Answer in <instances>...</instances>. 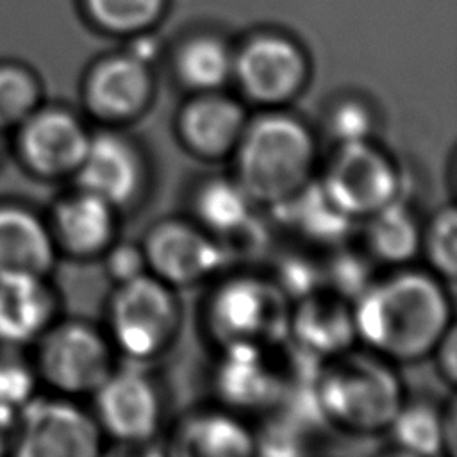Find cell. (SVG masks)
<instances>
[{"label": "cell", "instance_id": "cell-1", "mask_svg": "<svg viewBox=\"0 0 457 457\" xmlns=\"http://www.w3.org/2000/svg\"><path fill=\"white\" fill-rule=\"evenodd\" d=\"M353 302L357 339L389 362L427 357L453 325L446 287L421 270H398L371 282Z\"/></svg>", "mask_w": 457, "mask_h": 457}, {"label": "cell", "instance_id": "cell-2", "mask_svg": "<svg viewBox=\"0 0 457 457\" xmlns=\"http://www.w3.org/2000/svg\"><path fill=\"white\" fill-rule=\"evenodd\" d=\"M232 154L236 180L250 200L275 207L312 180L316 141L302 120L271 111L246 121Z\"/></svg>", "mask_w": 457, "mask_h": 457}, {"label": "cell", "instance_id": "cell-3", "mask_svg": "<svg viewBox=\"0 0 457 457\" xmlns=\"http://www.w3.org/2000/svg\"><path fill=\"white\" fill-rule=\"evenodd\" d=\"M320 412L343 430L375 434L391 425L403 405L402 382L377 353H341L318 377Z\"/></svg>", "mask_w": 457, "mask_h": 457}, {"label": "cell", "instance_id": "cell-4", "mask_svg": "<svg viewBox=\"0 0 457 457\" xmlns=\"http://www.w3.org/2000/svg\"><path fill=\"white\" fill-rule=\"evenodd\" d=\"M114 286L107 311L111 345L132 359L157 357L180 323L173 287L150 271Z\"/></svg>", "mask_w": 457, "mask_h": 457}, {"label": "cell", "instance_id": "cell-5", "mask_svg": "<svg viewBox=\"0 0 457 457\" xmlns=\"http://www.w3.org/2000/svg\"><path fill=\"white\" fill-rule=\"evenodd\" d=\"M205 321L221 346L271 343L289 325L284 293L255 277H234L220 284L209 298Z\"/></svg>", "mask_w": 457, "mask_h": 457}, {"label": "cell", "instance_id": "cell-6", "mask_svg": "<svg viewBox=\"0 0 457 457\" xmlns=\"http://www.w3.org/2000/svg\"><path fill=\"white\" fill-rule=\"evenodd\" d=\"M327 196L348 218H368L398 198L400 175L371 139L339 143L320 179Z\"/></svg>", "mask_w": 457, "mask_h": 457}, {"label": "cell", "instance_id": "cell-7", "mask_svg": "<svg viewBox=\"0 0 457 457\" xmlns=\"http://www.w3.org/2000/svg\"><path fill=\"white\" fill-rule=\"evenodd\" d=\"M112 370L109 337L87 323L66 321L39 337L36 371L64 395H93Z\"/></svg>", "mask_w": 457, "mask_h": 457}, {"label": "cell", "instance_id": "cell-8", "mask_svg": "<svg viewBox=\"0 0 457 457\" xmlns=\"http://www.w3.org/2000/svg\"><path fill=\"white\" fill-rule=\"evenodd\" d=\"M95 416L62 398H30L20 409V457H95L102 450Z\"/></svg>", "mask_w": 457, "mask_h": 457}, {"label": "cell", "instance_id": "cell-9", "mask_svg": "<svg viewBox=\"0 0 457 457\" xmlns=\"http://www.w3.org/2000/svg\"><path fill=\"white\" fill-rule=\"evenodd\" d=\"M307 59L302 48L277 34L246 41L234 55L232 75L241 91L257 104L277 107L295 98L307 80Z\"/></svg>", "mask_w": 457, "mask_h": 457}, {"label": "cell", "instance_id": "cell-10", "mask_svg": "<svg viewBox=\"0 0 457 457\" xmlns=\"http://www.w3.org/2000/svg\"><path fill=\"white\" fill-rule=\"evenodd\" d=\"M141 248L146 270L171 287L202 282L227 262V255L212 234L200 225L179 220L154 225Z\"/></svg>", "mask_w": 457, "mask_h": 457}, {"label": "cell", "instance_id": "cell-11", "mask_svg": "<svg viewBox=\"0 0 457 457\" xmlns=\"http://www.w3.org/2000/svg\"><path fill=\"white\" fill-rule=\"evenodd\" d=\"M93 396L95 420L104 436L127 445H141L157 434L162 403L155 384L145 373L112 370Z\"/></svg>", "mask_w": 457, "mask_h": 457}, {"label": "cell", "instance_id": "cell-12", "mask_svg": "<svg viewBox=\"0 0 457 457\" xmlns=\"http://www.w3.org/2000/svg\"><path fill=\"white\" fill-rule=\"evenodd\" d=\"M20 127V154L30 171L46 179L75 175L91 139L75 114L36 109Z\"/></svg>", "mask_w": 457, "mask_h": 457}, {"label": "cell", "instance_id": "cell-13", "mask_svg": "<svg viewBox=\"0 0 457 457\" xmlns=\"http://www.w3.org/2000/svg\"><path fill=\"white\" fill-rule=\"evenodd\" d=\"M154 95L148 62L134 54L98 61L84 82L87 111L107 123H125L145 112Z\"/></svg>", "mask_w": 457, "mask_h": 457}, {"label": "cell", "instance_id": "cell-14", "mask_svg": "<svg viewBox=\"0 0 457 457\" xmlns=\"http://www.w3.org/2000/svg\"><path fill=\"white\" fill-rule=\"evenodd\" d=\"M145 173L139 148L129 137L105 130L91 136L75 177L79 189L93 193L118 209L137 198Z\"/></svg>", "mask_w": 457, "mask_h": 457}, {"label": "cell", "instance_id": "cell-15", "mask_svg": "<svg viewBox=\"0 0 457 457\" xmlns=\"http://www.w3.org/2000/svg\"><path fill=\"white\" fill-rule=\"evenodd\" d=\"M246 114L239 102L207 91L189 100L177 116V134L182 145L202 159H220L234 152Z\"/></svg>", "mask_w": 457, "mask_h": 457}, {"label": "cell", "instance_id": "cell-16", "mask_svg": "<svg viewBox=\"0 0 457 457\" xmlns=\"http://www.w3.org/2000/svg\"><path fill=\"white\" fill-rule=\"evenodd\" d=\"M48 227L57 248L73 257H96L114 243L116 207L79 189L57 202Z\"/></svg>", "mask_w": 457, "mask_h": 457}, {"label": "cell", "instance_id": "cell-17", "mask_svg": "<svg viewBox=\"0 0 457 457\" xmlns=\"http://www.w3.org/2000/svg\"><path fill=\"white\" fill-rule=\"evenodd\" d=\"M57 300L45 277H0V345L21 346L52 327Z\"/></svg>", "mask_w": 457, "mask_h": 457}, {"label": "cell", "instance_id": "cell-18", "mask_svg": "<svg viewBox=\"0 0 457 457\" xmlns=\"http://www.w3.org/2000/svg\"><path fill=\"white\" fill-rule=\"evenodd\" d=\"M57 245L50 227L23 207H0V277H46Z\"/></svg>", "mask_w": 457, "mask_h": 457}, {"label": "cell", "instance_id": "cell-19", "mask_svg": "<svg viewBox=\"0 0 457 457\" xmlns=\"http://www.w3.org/2000/svg\"><path fill=\"white\" fill-rule=\"evenodd\" d=\"M223 350L218 389L227 402L241 407H259L278 396L280 380L266 362L261 345L237 343L223 346Z\"/></svg>", "mask_w": 457, "mask_h": 457}, {"label": "cell", "instance_id": "cell-20", "mask_svg": "<svg viewBox=\"0 0 457 457\" xmlns=\"http://www.w3.org/2000/svg\"><path fill=\"white\" fill-rule=\"evenodd\" d=\"M302 305L287 327L293 328L298 345L314 355L336 357L348 352L355 336L352 309H346L341 296L300 298Z\"/></svg>", "mask_w": 457, "mask_h": 457}, {"label": "cell", "instance_id": "cell-21", "mask_svg": "<svg viewBox=\"0 0 457 457\" xmlns=\"http://www.w3.org/2000/svg\"><path fill=\"white\" fill-rule=\"evenodd\" d=\"M287 225L314 243H341L353 223L327 196L320 180L307 182L298 193L273 207Z\"/></svg>", "mask_w": 457, "mask_h": 457}, {"label": "cell", "instance_id": "cell-22", "mask_svg": "<svg viewBox=\"0 0 457 457\" xmlns=\"http://www.w3.org/2000/svg\"><path fill=\"white\" fill-rule=\"evenodd\" d=\"M180 453L191 455H250L255 452L252 432L228 412H200L189 418L179 430Z\"/></svg>", "mask_w": 457, "mask_h": 457}, {"label": "cell", "instance_id": "cell-23", "mask_svg": "<svg viewBox=\"0 0 457 457\" xmlns=\"http://www.w3.org/2000/svg\"><path fill=\"white\" fill-rule=\"evenodd\" d=\"M366 221L364 236L371 259L402 266L420 252L421 227L398 198L368 216Z\"/></svg>", "mask_w": 457, "mask_h": 457}, {"label": "cell", "instance_id": "cell-24", "mask_svg": "<svg viewBox=\"0 0 457 457\" xmlns=\"http://www.w3.org/2000/svg\"><path fill=\"white\" fill-rule=\"evenodd\" d=\"M252 205L253 202L236 179H209L193 198L198 225L220 237L236 232L252 220Z\"/></svg>", "mask_w": 457, "mask_h": 457}, {"label": "cell", "instance_id": "cell-25", "mask_svg": "<svg viewBox=\"0 0 457 457\" xmlns=\"http://www.w3.org/2000/svg\"><path fill=\"white\" fill-rule=\"evenodd\" d=\"M234 54L214 36L187 39L177 52L175 70L184 86L207 93L221 87L232 75Z\"/></svg>", "mask_w": 457, "mask_h": 457}, {"label": "cell", "instance_id": "cell-26", "mask_svg": "<svg viewBox=\"0 0 457 457\" xmlns=\"http://www.w3.org/2000/svg\"><path fill=\"white\" fill-rule=\"evenodd\" d=\"M387 428L395 445L403 452L439 455L446 448L445 414L427 403H403Z\"/></svg>", "mask_w": 457, "mask_h": 457}, {"label": "cell", "instance_id": "cell-27", "mask_svg": "<svg viewBox=\"0 0 457 457\" xmlns=\"http://www.w3.org/2000/svg\"><path fill=\"white\" fill-rule=\"evenodd\" d=\"M166 0H84L89 18L104 30L136 34L152 27Z\"/></svg>", "mask_w": 457, "mask_h": 457}, {"label": "cell", "instance_id": "cell-28", "mask_svg": "<svg viewBox=\"0 0 457 457\" xmlns=\"http://www.w3.org/2000/svg\"><path fill=\"white\" fill-rule=\"evenodd\" d=\"M41 89L36 77L14 64L0 66V130L21 125L39 109Z\"/></svg>", "mask_w": 457, "mask_h": 457}, {"label": "cell", "instance_id": "cell-29", "mask_svg": "<svg viewBox=\"0 0 457 457\" xmlns=\"http://www.w3.org/2000/svg\"><path fill=\"white\" fill-rule=\"evenodd\" d=\"M455 209L452 205L439 209L430 223L421 230L420 252L427 255V261L439 278H455L457 270V227Z\"/></svg>", "mask_w": 457, "mask_h": 457}, {"label": "cell", "instance_id": "cell-30", "mask_svg": "<svg viewBox=\"0 0 457 457\" xmlns=\"http://www.w3.org/2000/svg\"><path fill=\"white\" fill-rule=\"evenodd\" d=\"M36 366L30 364L18 346L2 345L0 348V403L21 409L36 387Z\"/></svg>", "mask_w": 457, "mask_h": 457}, {"label": "cell", "instance_id": "cell-31", "mask_svg": "<svg viewBox=\"0 0 457 457\" xmlns=\"http://www.w3.org/2000/svg\"><path fill=\"white\" fill-rule=\"evenodd\" d=\"M328 127L337 143L368 141L373 132V114L359 100H343L328 114Z\"/></svg>", "mask_w": 457, "mask_h": 457}, {"label": "cell", "instance_id": "cell-32", "mask_svg": "<svg viewBox=\"0 0 457 457\" xmlns=\"http://www.w3.org/2000/svg\"><path fill=\"white\" fill-rule=\"evenodd\" d=\"M328 280L337 296L357 298L373 280L368 278V266L359 255L343 253L328 266Z\"/></svg>", "mask_w": 457, "mask_h": 457}, {"label": "cell", "instance_id": "cell-33", "mask_svg": "<svg viewBox=\"0 0 457 457\" xmlns=\"http://www.w3.org/2000/svg\"><path fill=\"white\" fill-rule=\"evenodd\" d=\"M105 270L114 284L127 282L146 273V261L141 245L112 243L105 252Z\"/></svg>", "mask_w": 457, "mask_h": 457}, {"label": "cell", "instance_id": "cell-34", "mask_svg": "<svg viewBox=\"0 0 457 457\" xmlns=\"http://www.w3.org/2000/svg\"><path fill=\"white\" fill-rule=\"evenodd\" d=\"M436 353V361H437V370L441 371L443 378L448 384L455 382V375H457V337H455V325H452L445 336L441 337V341L436 345L434 352Z\"/></svg>", "mask_w": 457, "mask_h": 457}, {"label": "cell", "instance_id": "cell-35", "mask_svg": "<svg viewBox=\"0 0 457 457\" xmlns=\"http://www.w3.org/2000/svg\"><path fill=\"white\" fill-rule=\"evenodd\" d=\"M20 437V409L0 403V457L16 452Z\"/></svg>", "mask_w": 457, "mask_h": 457}]
</instances>
